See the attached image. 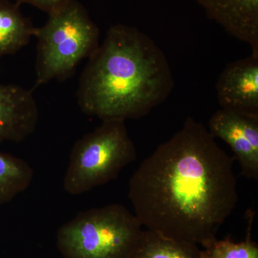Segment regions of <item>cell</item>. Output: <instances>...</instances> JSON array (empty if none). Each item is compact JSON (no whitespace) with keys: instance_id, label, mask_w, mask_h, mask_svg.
Instances as JSON below:
<instances>
[{"instance_id":"cell-13","label":"cell","mask_w":258,"mask_h":258,"mask_svg":"<svg viewBox=\"0 0 258 258\" xmlns=\"http://www.w3.org/2000/svg\"><path fill=\"white\" fill-rule=\"evenodd\" d=\"M203 251L204 258H258V247L249 240L235 242L215 240Z\"/></svg>"},{"instance_id":"cell-6","label":"cell","mask_w":258,"mask_h":258,"mask_svg":"<svg viewBox=\"0 0 258 258\" xmlns=\"http://www.w3.org/2000/svg\"><path fill=\"white\" fill-rule=\"evenodd\" d=\"M208 129L230 146L242 175L257 180L258 114L220 108L209 120Z\"/></svg>"},{"instance_id":"cell-8","label":"cell","mask_w":258,"mask_h":258,"mask_svg":"<svg viewBox=\"0 0 258 258\" xmlns=\"http://www.w3.org/2000/svg\"><path fill=\"white\" fill-rule=\"evenodd\" d=\"M39 111L31 91L14 84H0V144L20 143L31 135Z\"/></svg>"},{"instance_id":"cell-1","label":"cell","mask_w":258,"mask_h":258,"mask_svg":"<svg viewBox=\"0 0 258 258\" xmlns=\"http://www.w3.org/2000/svg\"><path fill=\"white\" fill-rule=\"evenodd\" d=\"M234 160L189 117L131 177L134 215L148 230L207 247L238 203Z\"/></svg>"},{"instance_id":"cell-11","label":"cell","mask_w":258,"mask_h":258,"mask_svg":"<svg viewBox=\"0 0 258 258\" xmlns=\"http://www.w3.org/2000/svg\"><path fill=\"white\" fill-rule=\"evenodd\" d=\"M131 258H204L198 244L173 240L143 230Z\"/></svg>"},{"instance_id":"cell-9","label":"cell","mask_w":258,"mask_h":258,"mask_svg":"<svg viewBox=\"0 0 258 258\" xmlns=\"http://www.w3.org/2000/svg\"><path fill=\"white\" fill-rule=\"evenodd\" d=\"M210 20L258 55V0H196Z\"/></svg>"},{"instance_id":"cell-5","label":"cell","mask_w":258,"mask_h":258,"mask_svg":"<svg viewBox=\"0 0 258 258\" xmlns=\"http://www.w3.org/2000/svg\"><path fill=\"white\" fill-rule=\"evenodd\" d=\"M137 157L124 120H103L74 144L64 176V191L80 195L106 184Z\"/></svg>"},{"instance_id":"cell-7","label":"cell","mask_w":258,"mask_h":258,"mask_svg":"<svg viewBox=\"0 0 258 258\" xmlns=\"http://www.w3.org/2000/svg\"><path fill=\"white\" fill-rule=\"evenodd\" d=\"M221 108L258 114V55L230 62L216 83Z\"/></svg>"},{"instance_id":"cell-4","label":"cell","mask_w":258,"mask_h":258,"mask_svg":"<svg viewBox=\"0 0 258 258\" xmlns=\"http://www.w3.org/2000/svg\"><path fill=\"white\" fill-rule=\"evenodd\" d=\"M142 227L136 215L120 204L91 208L61 226L57 247L66 258H131Z\"/></svg>"},{"instance_id":"cell-2","label":"cell","mask_w":258,"mask_h":258,"mask_svg":"<svg viewBox=\"0 0 258 258\" xmlns=\"http://www.w3.org/2000/svg\"><path fill=\"white\" fill-rule=\"evenodd\" d=\"M174 87L170 64L156 42L138 28L116 24L88 58L76 96L86 115L125 121L149 114Z\"/></svg>"},{"instance_id":"cell-3","label":"cell","mask_w":258,"mask_h":258,"mask_svg":"<svg viewBox=\"0 0 258 258\" xmlns=\"http://www.w3.org/2000/svg\"><path fill=\"white\" fill-rule=\"evenodd\" d=\"M34 37L37 39L36 86L70 77L100 45L99 29L76 0L48 15L45 25L36 28Z\"/></svg>"},{"instance_id":"cell-12","label":"cell","mask_w":258,"mask_h":258,"mask_svg":"<svg viewBox=\"0 0 258 258\" xmlns=\"http://www.w3.org/2000/svg\"><path fill=\"white\" fill-rule=\"evenodd\" d=\"M33 176L27 161L0 152V204L9 203L28 189Z\"/></svg>"},{"instance_id":"cell-10","label":"cell","mask_w":258,"mask_h":258,"mask_svg":"<svg viewBox=\"0 0 258 258\" xmlns=\"http://www.w3.org/2000/svg\"><path fill=\"white\" fill-rule=\"evenodd\" d=\"M20 5L0 0V58L16 53L35 36L36 28L22 13Z\"/></svg>"},{"instance_id":"cell-14","label":"cell","mask_w":258,"mask_h":258,"mask_svg":"<svg viewBox=\"0 0 258 258\" xmlns=\"http://www.w3.org/2000/svg\"><path fill=\"white\" fill-rule=\"evenodd\" d=\"M71 0H15L18 4L25 3L32 5L47 15L53 14L69 4Z\"/></svg>"}]
</instances>
